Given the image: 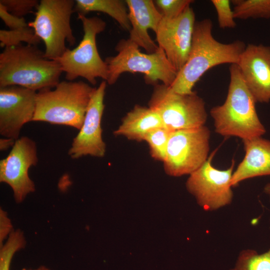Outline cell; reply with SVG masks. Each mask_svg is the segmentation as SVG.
<instances>
[{
  "label": "cell",
  "instance_id": "6da1fadb",
  "mask_svg": "<svg viewBox=\"0 0 270 270\" xmlns=\"http://www.w3.org/2000/svg\"><path fill=\"white\" fill-rule=\"evenodd\" d=\"M213 24L206 18L196 21L188 60L170 86L175 92L190 94L202 76L210 68L224 64H237L246 48L240 40L224 44L214 38Z\"/></svg>",
  "mask_w": 270,
  "mask_h": 270
},
{
  "label": "cell",
  "instance_id": "7a4b0ae2",
  "mask_svg": "<svg viewBox=\"0 0 270 270\" xmlns=\"http://www.w3.org/2000/svg\"><path fill=\"white\" fill-rule=\"evenodd\" d=\"M230 81L226 99L212 108L215 132L243 140L262 136L266 132L256 108V102L248 88L236 64L229 68Z\"/></svg>",
  "mask_w": 270,
  "mask_h": 270
},
{
  "label": "cell",
  "instance_id": "3957f363",
  "mask_svg": "<svg viewBox=\"0 0 270 270\" xmlns=\"http://www.w3.org/2000/svg\"><path fill=\"white\" fill-rule=\"evenodd\" d=\"M63 72L37 46L6 47L0 54V87L18 86L34 91L54 88Z\"/></svg>",
  "mask_w": 270,
  "mask_h": 270
},
{
  "label": "cell",
  "instance_id": "277c9868",
  "mask_svg": "<svg viewBox=\"0 0 270 270\" xmlns=\"http://www.w3.org/2000/svg\"><path fill=\"white\" fill-rule=\"evenodd\" d=\"M95 88L82 80L62 81L54 90L38 91L32 122L62 124L80 130Z\"/></svg>",
  "mask_w": 270,
  "mask_h": 270
},
{
  "label": "cell",
  "instance_id": "5b68a950",
  "mask_svg": "<svg viewBox=\"0 0 270 270\" xmlns=\"http://www.w3.org/2000/svg\"><path fill=\"white\" fill-rule=\"evenodd\" d=\"M115 49L117 54L107 57L104 60L108 72L106 82L110 85L115 84L125 72L144 74L145 82L154 86L160 81L162 84L170 86L176 78L178 72L160 47L154 53L144 54L128 38L120 40Z\"/></svg>",
  "mask_w": 270,
  "mask_h": 270
},
{
  "label": "cell",
  "instance_id": "8992f818",
  "mask_svg": "<svg viewBox=\"0 0 270 270\" xmlns=\"http://www.w3.org/2000/svg\"><path fill=\"white\" fill-rule=\"evenodd\" d=\"M78 18L82 24V40L76 47L72 50L67 48L55 60L59 62L66 80L69 81L78 77L85 78L92 85L96 84L98 78L106 81L108 66L100 56L96 44V36L105 30L106 22L98 17H87L80 14Z\"/></svg>",
  "mask_w": 270,
  "mask_h": 270
},
{
  "label": "cell",
  "instance_id": "52a82bcc",
  "mask_svg": "<svg viewBox=\"0 0 270 270\" xmlns=\"http://www.w3.org/2000/svg\"><path fill=\"white\" fill-rule=\"evenodd\" d=\"M76 0H41L36 8L34 20L28 23L45 46L44 56L56 60L76 42L70 25L72 14L75 12Z\"/></svg>",
  "mask_w": 270,
  "mask_h": 270
},
{
  "label": "cell",
  "instance_id": "ba28073f",
  "mask_svg": "<svg viewBox=\"0 0 270 270\" xmlns=\"http://www.w3.org/2000/svg\"><path fill=\"white\" fill-rule=\"evenodd\" d=\"M148 106L170 132L199 128L207 120L205 102L196 92L180 94L162 84L154 86Z\"/></svg>",
  "mask_w": 270,
  "mask_h": 270
},
{
  "label": "cell",
  "instance_id": "9c48e42d",
  "mask_svg": "<svg viewBox=\"0 0 270 270\" xmlns=\"http://www.w3.org/2000/svg\"><path fill=\"white\" fill-rule=\"evenodd\" d=\"M210 136L205 126L172 132L162 162L165 172L178 177L200 168L209 156Z\"/></svg>",
  "mask_w": 270,
  "mask_h": 270
},
{
  "label": "cell",
  "instance_id": "30bf717a",
  "mask_svg": "<svg viewBox=\"0 0 270 270\" xmlns=\"http://www.w3.org/2000/svg\"><path fill=\"white\" fill-rule=\"evenodd\" d=\"M214 150L206 162L189 175L186 186L198 204L207 211H214L230 204L234 194L231 183L234 162L227 169L220 170L212 164Z\"/></svg>",
  "mask_w": 270,
  "mask_h": 270
},
{
  "label": "cell",
  "instance_id": "8fae6325",
  "mask_svg": "<svg viewBox=\"0 0 270 270\" xmlns=\"http://www.w3.org/2000/svg\"><path fill=\"white\" fill-rule=\"evenodd\" d=\"M38 162L36 144L27 136L16 140L8 156L0 161V182L11 187L17 203L35 191L34 184L28 171Z\"/></svg>",
  "mask_w": 270,
  "mask_h": 270
},
{
  "label": "cell",
  "instance_id": "7c38bea8",
  "mask_svg": "<svg viewBox=\"0 0 270 270\" xmlns=\"http://www.w3.org/2000/svg\"><path fill=\"white\" fill-rule=\"evenodd\" d=\"M196 16L190 6L178 16H162L156 32L158 47L178 72L186 63L192 46Z\"/></svg>",
  "mask_w": 270,
  "mask_h": 270
},
{
  "label": "cell",
  "instance_id": "4fadbf2b",
  "mask_svg": "<svg viewBox=\"0 0 270 270\" xmlns=\"http://www.w3.org/2000/svg\"><path fill=\"white\" fill-rule=\"evenodd\" d=\"M106 84V82L103 80L92 93L83 124L68 152L72 158L78 159L86 156L102 158L105 154L106 144L102 136L101 121Z\"/></svg>",
  "mask_w": 270,
  "mask_h": 270
},
{
  "label": "cell",
  "instance_id": "5bb4252c",
  "mask_svg": "<svg viewBox=\"0 0 270 270\" xmlns=\"http://www.w3.org/2000/svg\"><path fill=\"white\" fill-rule=\"evenodd\" d=\"M36 92L18 86L0 87V134L16 140L26 123L32 122Z\"/></svg>",
  "mask_w": 270,
  "mask_h": 270
},
{
  "label": "cell",
  "instance_id": "9a60e30c",
  "mask_svg": "<svg viewBox=\"0 0 270 270\" xmlns=\"http://www.w3.org/2000/svg\"><path fill=\"white\" fill-rule=\"evenodd\" d=\"M256 102H270V46L248 44L236 64Z\"/></svg>",
  "mask_w": 270,
  "mask_h": 270
},
{
  "label": "cell",
  "instance_id": "2e32d148",
  "mask_svg": "<svg viewBox=\"0 0 270 270\" xmlns=\"http://www.w3.org/2000/svg\"><path fill=\"white\" fill-rule=\"evenodd\" d=\"M131 28L129 39L147 53L156 52L158 46L150 36L148 30L155 33L162 14L152 0H126Z\"/></svg>",
  "mask_w": 270,
  "mask_h": 270
},
{
  "label": "cell",
  "instance_id": "e0dca14e",
  "mask_svg": "<svg viewBox=\"0 0 270 270\" xmlns=\"http://www.w3.org/2000/svg\"><path fill=\"white\" fill-rule=\"evenodd\" d=\"M242 142L245 156L232 174V187L247 179L270 176V140L260 136Z\"/></svg>",
  "mask_w": 270,
  "mask_h": 270
},
{
  "label": "cell",
  "instance_id": "ac0fdd59",
  "mask_svg": "<svg viewBox=\"0 0 270 270\" xmlns=\"http://www.w3.org/2000/svg\"><path fill=\"white\" fill-rule=\"evenodd\" d=\"M160 127H163L162 120L154 111L148 106L136 104L122 118L114 135L140 142L148 132Z\"/></svg>",
  "mask_w": 270,
  "mask_h": 270
},
{
  "label": "cell",
  "instance_id": "d6986e66",
  "mask_svg": "<svg viewBox=\"0 0 270 270\" xmlns=\"http://www.w3.org/2000/svg\"><path fill=\"white\" fill-rule=\"evenodd\" d=\"M74 11L85 16L91 12H102L114 18L124 30L129 32L131 28L125 0H76Z\"/></svg>",
  "mask_w": 270,
  "mask_h": 270
},
{
  "label": "cell",
  "instance_id": "ffe728a7",
  "mask_svg": "<svg viewBox=\"0 0 270 270\" xmlns=\"http://www.w3.org/2000/svg\"><path fill=\"white\" fill-rule=\"evenodd\" d=\"M235 18H270V0H232Z\"/></svg>",
  "mask_w": 270,
  "mask_h": 270
},
{
  "label": "cell",
  "instance_id": "44dd1931",
  "mask_svg": "<svg viewBox=\"0 0 270 270\" xmlns=\"http://www.w3.org/2000/svg\"><path fill=\"white\" fill-rule=\"evenodd\" d=\"M228 270H270V248L262 254L252 249L242 250L234 266Z\"/></svg>",
  "mask_w": 270,
  "mask_h": 270
},
{
  "label": "cell",
  "instance_id": "7402d4cb",
  "mask_svg": "<svg viewBox=\"0 0 270 270\" xmlns=\"http://www.w3.org/2000/svg\"><path fill=\"white\" fill-rule=\"evenodd\" d=\"M172 132L164 127L154 128L144 136L152 158L163 162L165 159L168 142Z\"/></svg>",
  "mask_w": 270,
  "mask_h": 270
},
{
  "label": "cell",
  "instance_id": "603a6c76",
  "mask_svg": "<svg viewBox=\"0 0 270 270\" xmlns=\"http://www.w3.org/2000/svg\"><path fill=\"white\" fill-rule=\"evenodd\" d=\"M0 46L6 48L20 45L22 42L38 46L41 40L36 36L34 29L28 26L17 30H0Z\"/></svg>",
  "mask_w": 270,
  "mask_h": 270
},
{
  "label": "cell",
  "instance_id": "cb8c5ba5",
  "mask_svg": "<svg viewBox=\"0 0 270 270\" xmlns=\"http://www.w3.org/2000/svg\"><path fill=\"white\" fill-rule=\"evenodd\" d=\"M23 232L19 230H12L6 242L0 250V270H10L12 258L15 253L26 246Z\"/></svg>",
  "mask_w": 270,
  "mask_h": 270
},
{
  "label": "cell",
  "instance_id": "d4e9b609",
  "mask_svg": "<svg viewBox=\"0 0 270 270\" xmlns=\"http://www.w3.org/2000/svg\"><path fill=\"white\" fill-rule=\"evenodd\" d=\"M211 2L217 13L218 26L221 28H231L236 26L233 10L229 0H212Z\"/></svg>",
  "mask_w": 270,
  "mask_h": 270
},
{
  "label": "cell",
  "instance_id": "484cf974",
  "mask_svg": "<svg viewBox=\"0 0 270 270\" xmlns=\"http://www.w3.org/2000/svg\"><path fill=\"white\" fill-rule=\"evenodd\" d=\"M156 6L160 10L162 16L174 18L180 16L194 2L192 0H156Z\"/></svg>",
  "mask_w": 270,
  "mask_h": 270
},
{
  "label": "cell",
  "instance_id": "4316f807",
  "mask_svg": "<svg viewBox=\"0 0 270 270\" xmlns=\"http://www.w3.org/2000/svg\"><path fill=\"white\" fill-rule=\"evenodd\" d=\"M40 3L38 0H0L8 12L18 18H24L36 8Z\"/></svg>",
  "mask_w": 270,
  "mask_h": 270
},
{
  "label": "cell",
  "instance_id": "83f0119b",
  "mask_svg": "<svg viewBox=\"0 0 270 270\" xmlns=\"http://www.w3.org/2000/svg\"><path fill=\"white\" fill-rule=\"evenodd\" d=\"M0 17L10 30H17L28 26L24 18H18L8 12L6 8L0 4Z\"/></svg>",
  "mask_w": 270,
  "mask_h": 270
},
{
  "label": "cell",
  "instance_id": "f1b7e54d",
  "mask_svg": "<svg viewBox=\"0 0 270 270\" xmlns=\"http://www.w3.org/2000/svg\"><path fill=\"white\" fill-rule=\"evenodd\" d=\"M12 226L10 220L8 218L7 212L0 209V245L4 244L5 238L12 232Z\"/></svg>",
  "mask_w": 270,
  "mask_h": 270
},
{
  "label": "cell",
  "instance_id": "f546056e",
  "mask_svg": "<svg viewBox=\"0 0 270 270\" xmlns=\"http://www.w3.org/2000/svg\"><path fill=\"white\" fill-rule=\"evenodd\" d=\"M16 140L10 138H1L0 139V150L1 151H4L10 147H12L14 144Z\"/></svg>",
  "mask_w": 270,
  "mask_h": 270
},
{
  "label": "cell",
  "instance_id": "4dcf8cb0",
  "mask_svg": "<svg viewBox=\"0 0 270 270\" xmlns=\"http://www.w3.org/2000/svg\"><path fill=\"white\" fill-rule=\"evenodd\" d=\"M264 192L270 198V182L266 184L264 188Z\"/></svg>",
  "mask_w": 270,
  "mask_h": 270
},
{
  "label": "cell",
  "instance_id": "1f68e13d",
  "mask_svg": "<svg viewBox=\"0 0 270 270\" xmlns=\"http://www.w3.org/2000/svg\"><path fill=\"white\" fill-rule=\"evenodd\" d=\"M22 270H50L44 266H41L39 267L38 268L35 270H28L26 268H23Z\"/></svg>",
  "mask_w": 270,
  "mask_h": 270
}]
</instances>
